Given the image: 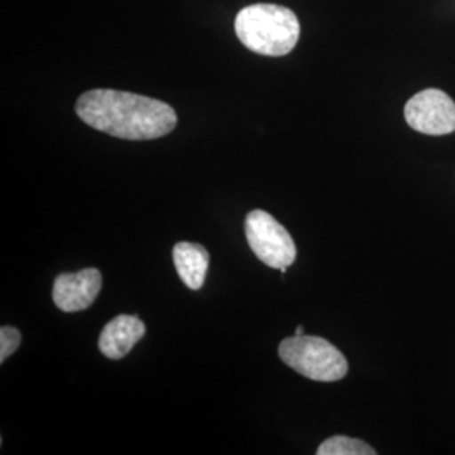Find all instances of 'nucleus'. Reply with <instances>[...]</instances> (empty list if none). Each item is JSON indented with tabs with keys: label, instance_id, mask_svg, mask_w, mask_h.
Returning <instances> with one entry per match:
<instances>
[{
	"label": "nucleus",
	"instance_id": "obj_1",
	"mask_svg": "<svg viewBox=\"0 0 455 455\" xmlns=\"http://www.w3.org/2000/svg\"><path fill=\"white\" fill-rule=\"evenodd\" d=\"M76 114L86 125L125 140L161 139L178 125V115L167 103L116 90L83 93Z\"/></svg>",
	"mask_w": 455,
	"mask_h": 455
},
{
	"label": "nucleus",
	"instance_id": "obj_2",
	"mask_svg": "<svg viewBox=\"0 0 455 455\" xmlns=\"http://www.w3.org/2000/svg\"><path fill=\"white\" fill-rule=\"evenodd\" d=\"M235 31L243 46L263 56L289 54L300 36L299 19L276 4H255L240 11Z\"/></svg>",
	"mask_w": 455,
	"mask_h": 455
},
{
	"label": "nucleus",
	"instance_id": "obj_3",
	"mask_svg": "<svg viewBox=\"0 0 455 455\" xmlns=\"http://www.w3.org/2000/svg\"><path fill=\"white\" fill-rule=\"evenodd\" d=\"M278 356L293 371L312 381H339L349 370L341 351L334 344L317 336L293 334L292 338L280 342Z\"/></svg>",
	"mask_w": 455,
	"mask_h": 455
},
{
	"label": "nucleus",
	"instance_id": "obj_4",
	"mask_svg": "<svg viewBox=\"0 0 455 455\" xmlns=\"http://www.w3.org/2000/svg\"><path fill=\"white\" fill-rule=\"evenodd\" d=\"M244 233L251 251L265 265L285 274L295 261L297 248L291 233L270 212H250L244 221Z\"/></svg>",
	"mask_w": 455,
	"mask_h": 455
},
{
	"label": "nucleus",
	"instance_id": "obj_5",
	"mask_svg": "<svg viewBox=\"0 0 455 455\" xmlns=\"http://www.w3.org/2000/svg\"><path fill=\"white\" fill-rule=\"evenodd\" d=\"M405 120L413 131L425 135L455 132V103L447 93L428 88L413 95L405 105Z\"/></svg>",
	"mask_w": 455,
	"mask_h": 455
},
{
	"label": "nucleus",
	"instance_id": "obj_6",
	"mask_svg": "<svg viewBox=\"0 0 455 455\" xmlns=\"http://www.w3.org/2000/svg\"><path fill=\"white\" fill-rule=\"evenodd\" d=\"M103 276L97 268H84L75 274H61L54 280L52 300L63 312L88 309L101 291Z\"/></svg>",
	"mask_w": 455,
	"mask_h": 455
},
{
	"label": "nucleus",
	"instance_id": "obj_7",
	"mask_svg": "<svg viewBox=\"0 0 455 455\" xmlns=\"http://www.w3.org/2000/svg\"><path fill=\"white\" fill-rule=\"evenodd\" d=\"M146 336V324L137 315H116L103 327L98 347L108 359L125 358L132 347Z\"/></svg>",
	"mask_w": 455,
	"mask_h": 455
},
{
	"label": "nucleus",
	"instance_id": "obj_8",
	"mask_svg": "<svg viewBox=\"0 0 455 455\" xmlns=\"http://www.w3.org/2000/svg\"><path fill=\"white\" fill-rule=\"evenodd\" d=\"M172 259L180 280L191 289L199 291L206 280L210 268V253L204 246L182 242L174 246Z\"/></svg>",
	"mask_w": 455,
	"mask_h": 455
},
{
	"label": "nucleus",
	"instance_id": "obj_9",
	"mask_svg": "<svg viewBox=\"0 0 455 455\" xmlns=\"http://www.w3.org/2000/svg\"><path fill=\"white\" fill-rule=\"evenodd\" d=\"M376 451L370 443L359 439H351L346 435H336L331 439L324 440L319 449L317 455H374Z\"/></svg>",
	"mask_w": 455,
	"mask_h": 455
},
{
	"label": "nucleus",
	"instance_id": "obj_10",
	"mask_svg": "<svg viewBox=\"0 0 455 455\" xmlns=\"http://www.w3.org/2000/svg\"><path fill=\"white\" fill-rule=\"evenodd\" d=\"M19 346H20V332L16 327L4 325L0 329V363H4L11 355H14Z\"/></svg>",
	"mask_w": 455,
	"mask_h": 455
},
{
	"label": "nucleus",
	"instance_id": "obj_11",
	"mask_svg": "<svg viewBox=\"0 0 455 455\" xmlns=\"http://www.w3.org/2000/svg\"><path fill=\"white\" fill-rule=\"evenodd\" d=\"M295 334H297V336H302V334H304V325H299V327L295 329Z\"/></svg>",
	"mask_w": 455,
	"mask_h": 455
}]
</instances>
